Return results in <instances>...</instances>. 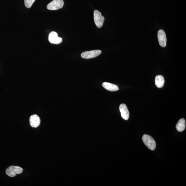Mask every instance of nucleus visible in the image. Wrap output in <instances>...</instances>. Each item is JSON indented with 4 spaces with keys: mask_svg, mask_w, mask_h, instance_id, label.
<instances>
[{
    "mask_svg": "<svg viewBox=\"0 0 186 186\" xmlns=\"http://www.w3.org/2000/svg\"><path fill=\"white\" fill-rule=\"evenodd\" d=\"M158 41L160 46L165 47L167 43V39L165 33L163 30L160 29L158 33Z\"/></svg>",
    "mask_w": 186,
    "mask_h": 186,
    "instance_id": "423d86ee",
    "label": "nucleus"
},
{
    "mask_svg": "<svg viewBox=\"0 0 186 186\" xmlns=\"http://www.w3.org/2000/svg\"><path fill=\"white\" fill-rule=\"evenodd\" d=\"M48 39L49 42L53 44H60L62 41V39L58 37L57 33L55 31H52L50 33Z\"/></svg>",
    "mask_w": 186,
    "mask_h": 186,
    "instance_id": "0eeeda50",
    "label": "nucleus"
},
{
    "mask_svg": "<svg viewBox=\"0 0 186 186\" xmlns=\"http://www.w3.org/2000/svg\"><path fill=\"white\" fill-rule=\"evenodd\" d=\"M64 5L63 0H53L47 6V9L49 10H57L62 8Z\"/></svg>",
    "mask_w": 186,
    "mask_h": 186,
    "instance_id": "7ed1b4c3",
    "label": "nucleus"
},
{
    "mask_svg": "<svg viewBox=\"0 0 186 186\" xmlns=\"http://www.w3.org/2000/svg\"><path fill=\"white\" fill-rule=\"evenodd\" d=\"M142 140L145 145L151 150H155L156 146L155 140L151 136L147 134H144L142 136Z\"/></svg>",
    "mask_w": 186,
    "mask_h": 186,
    "instance_id": "f257e3e1",
    "label": "nucleus"
},
{
    "mask_svg": "<svg viewBox=\"0 0 186 186\" xmlns=\"http://www.w3.org/2000/svg\"><path fill=\"white\" fill-rule=\"evenodd\" d=\"M35 0H25L24 3L25 6L27 8H30L32 6Z\"/></svg>",
    "mask_w": 186,
    "mask_h": 186,
    "instance_id": "ddd939ff",
    "label": "nucleus"
},
{
    "mask_svg": "<svg viewBox=\"0 0 186 186\" xmlns=\"http://www.w3.org/2000/svg\"><path fill=\"white\" fill-rule=\"evenodd\" d=\"M40 119L39 116L36 114L31 115L30 118V124L31 127L36 128L40 125Z\"/></svg>",
    "mask_w": 186,
    "mask_h": 186,
    "instance_id": "6e6552de",
    "label": "nucleus"
},
{
    "mask_svg": "<svg viewBox=\"0 0 186 186\" xmlns=\"http://www.w3.org/2000/svg\"><path fill=\"white\" fill-rule=\"evenodd\" d=\"M23 171V168L19 166L11 165L7 168L6 173L9 177H13L21 173Z\"/></svg>",
    "mask_w": 186,
    "mask_h": 186,
    "instance_id": "f03ea898",
    "label": "nucleus"
},
{
    "mask_svg": "<svg viewBox=\"0 0 186 186\" xmlns=\"http://www.w3.org/2000/svg\"><path fill=\"white\" fill-rule=\"evenodd\" d=\"M119 109L122 118L124 120H128L129 117V112L126 104H121Z\"/></svg>",
    "mask_w": 186,
    "mask_h": 186,
    "instance_id": "1a4fd4ad",
    "label": "nucleus"
},
{
    "mask_svg": "<svg viewBox=\"0 0 186 186\" xmlns=\"http://www.w3.org/2000/svg\"><path fill=\"white\" fill-rule=\"evenodd\" d=\"M155 84L158 88L163 87L165 84V80L164 77L161 75H158L155 78Z\"/></svg>",
    "mask_w": 186,
    "mask_h": 186,
    "instance_id": "9b49d317",
    "label": "nucleus"
},
{
    "mask_svg": "<svg viewBox=\"0 0 186 186\" xmlns=\"http://www.w3.org/2000/svg\"><path fill=\"white\" fill-rule=\"evenodd\" d=\"M102 53V51L99 50L86 51L82 53L81 54V57L84 59H92L98 57Z\"/></svg>",
    "mask_w": 186,
    "mask_h": 186,
    "instance_id": "39448f33",
    "label": "nucleus"
},
{
    "mask_svg": "<svg viewBox=\"0 0 186 186\" xmlns=\"http://www.w3.org/2000/svg\"><path fill=\"white\" fill-rule=\"evenodd\" d=\"M185 120L184 118H181L177 123L176 128L178 131L181 132L185 130Z\"/></svg>",
    "mask_w": 186,
    "mask_h": 186,
    "instance_id": "f8f14e48",
    "label": "nucleus"
},
{
    "mask_svg": "<svg viewBox=\"0 0 186 186\" xmlns=\"http://www.w3.org/2000/svg\"><path fill=\"white\" fill-rule=\"evenodd\" d=\"M102 86L106 90L111 92H115L119 90V88L117 85L110 83L104 82L103 83Z\"/></svg>",
    "mask_w": 186,
    "mask_h": 186,
    "instance_id": "9d476101",
    "label": "nucleus"
},
{
    "mask_svg": "<svg viewBox=\"0 0 186 186\" xmlns=\"http://www.w3.org/2000/svg\"><path fill=\"white\" fill-rule=\"evenodd\" d=\"M94 19L97 27L100 28L102 26L104 21V18L102 16L100 11L97 10L94 11Z\"/></svg>",
    "mask_w": 186,
    "mask_h": 186,
    "instance_id": "20e7f679",
    "label": "nucleus"
}]
</instances>
